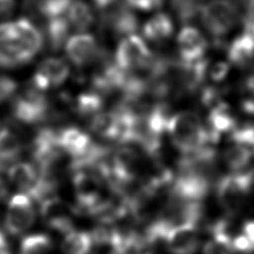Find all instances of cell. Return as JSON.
Wrapping results in <instances>:
<instances>
[{
  "label": "cell",
  "mask_w": 254,
  "mask_h": 254,
  "mask_svg": "<svg viewBox=\"0 0 254 254\" xmlns=\"http://www.w3.org/2000/svg\"><path fill=\"white\" fill-rule=\"evenodd\" d=\"M153 58L154 54L137 35L122 38L114 55L116 64L127 73L147 71Z\"/></svg>",
  "instance_id": "cell-7"
},
{
  "label": "cell",
  "mask_w": 254,
  "mask_h": 254,
  "mask_svg": "<svg viewBox=\"0 0 254 254\" xmlns=\"http://www.w3.org/2000/svg\"><path fill=\"white\" fill-rule=\"evenodd\" d=\"M20 254H53V242L46 234H30L22 239Z\"/></svg>",
  "instance_id": "cell-27"
},
{
  "label": "cell",
  "mask_w": 254,
  "mask_h": 254,
  "mask_svg": "<svg viewBox=\"0 0 254 254\" xmlns=\"http://www.w3.org/2000/svg\"><path fill=\"white\" fill-rule=\"evenodd\" d=\"M59 145L62 151L70 156L71 160L80 158L93 146L91 136L76 126H65L58 131Z\"/></svg>",
  "instance_id": "cell-17"
},
{
  "label": "cell",
  "mask_w": 254,
  "mask_h": 254,
  "mask_svg": "<svg viewBox=\"0 0 254 254\" xmlns=\"http://www.w3.org/2000/svg\"><path fill=\"white\" fill-rule=\"evenodd\" d=\"M103 177L95 171L80 170L72 173V187L78 211L91 214L105 198Z\"/></svg>",
  "instance_id": "cell-6"
},
{
  "label": "cell",
  "mask_w": 254,
  "mask_h": 254,
  "mask_svg": "<svg viewBox=\"0 0 254 254\" xmlns=\"http://www.w3.org/2000/svg\"><path fill=\"white\" fill-rule=\"evenodd\" d=\"M229 140L233 144L246 148L254 156V122L238 124L229 134Z\"/></svg>",
  "instance_id": "cell-30"
},
{
  "label": "cell",
  "mask_w": 254,
  "mask_h": 254,
  "mask_svg": "<svg viewBox=\"0 0 254 254\" xmlns=\"http://www.w3.org/2000/svg\"><path fill=\"white\" fill-rule=\"evenodd\" d=\"M144 38L157 45L164 44L174 34V23L167 13H158L150 18L143 26Z\"/></svg>",
  "instance_id": "cell-21"
},
{
  "label": "cell",
  "mask_w": 254,
  "mask_h": 254,
  "mask_svg": "<svg viewBox=\"0 0 254 254\" xmlns=\"http://www.w3.org/2000/svg\"><path fill=\"white\" fill-rule=\"evenodd\" d=\"M238 125L234 111L223 100L211 106L208 110L205 127L208 132L209 142L215 145L222 135L231 133Z\"/></svg>",
  "instance_id": "cell-15"
},
{
  "label": "cell",
  "mask_w": 254,
  "mask_h": 254,
  "mask_svg": "<svg viewBox=\"0 0 254 254\" xmlns=\"http://www.w3.org/2000/svg\"><path fill=\"white\" fill-rule=\"evenodd\" d=\"M8 179L19 190L36 199L41 186V176L38 168L28 162H16L7 170Z\"/></svg>",
  "instance_id": "cell-16"
},
{
  "label": "cell",
  "mask_w": 254,
  "mask_h": 254,
  "mask_svg": "<svg viewBox=\"0 0 254 254\" xmlns=\"http://www.w3.org/2000/svg\"><path fill=\"white\" fill-rule=\"evenodd\" d=\"M167 133L173 146L183 155L211 145L205 124L199 114L194 111L185 110L173 114Z\"/></svg>",
  "instance_id": "cell-2"
},
{
  "label": "cell",
  "mask_w": 254,
  "mask_h": 254,
  "mask_svg": "<svg viewBox=\"0 0 254 254\" xmlns=\"http://www.w3.org/2000/svg\"><path fill=\"white\" fill-rule=\"evenodd\" d=\"M70 26L65 16L56 17L44 22V41L52 52H58L65 45Z\"/></svg>",
  "instance_id": "cell-23"
},
{
  "label": "cell",
  "mask_w": 254,
  "mask_h": 254,
  "mask_svg": "<svg viewBox=\"0 0 254 254\" xmlns=\"http://www.w3.org/2000/svg\"><path fill=\"white\" fill-rule=\"evenodd\" d=\"M15 8V0H0V17H7L12 14Z\"/></svg>",
  "instance_id": "cell-36"
},
{
  "label": "cell",
  "mask_w": 254,
  "mask_h": 254,
  "mask_svg": "<svg viewBox=\"0 0 254 254\" xmlns=\"http://www.w3.org/2000/svg\"><path fill=\"white\" fill-rule=\"evenodd\" d=\"M254 188V168L220 177L215 184V195L219 205L229 216L244 205Z\"/></svg>",
  "instance_id": "cell-4"
},
{
  "label": "cell",
  "mask_w": 254,
  "mask_h": 254,
  "mask_svg": "<svg viewBox=\"0 0 254 254\" xmlns=\"http://www.w3.org/2000/svg\"><path fill=\"white\" fill-rule=\"evenodd\" d=\"M171 254H195L200 243L198 225L183 223L171 227L163 239Z\"/></svg>",
  "instance_id": "cell-14"
},
{
  "label": "cell",
  "mask_w": 254,
  "mask_h": 254,
  "mask_svg": "<svg viewBox=\"0 0 254 254\" xmlns=\"http://www.w3.org/2000/svg\"><path fill=\"white\" fill-rule=\"evenodd\" d=\"M105 98L106 97L99 92L88 87L73 97L74 114L83 119L90 120L92 117L102 112L105 105Z\"/></svg>",
  "instance_id": "cell-22"
},
{
  "label": "cell",
  "mask_w": 254,
  "mask_h": 254,
  "mask_svg": "<svg viewBox=\"0 0 254 254\" xmlns=\"http://www.w3.org/2000/svg\"><path fill=\"white\" fill-rule=\"evenodd\" d=\"M240 109L243 113L254 117V72L246 75L239 84Z\"/></svg>",
  "instance_id": "cell-29"
},
{
  "label": "cell",
  "mask_w": 254,
  "mask_h": 254,
  "mask_svg": "<svg viewBox=\"0 0 254 254\" xmlns=\"http://www.w3.org/2000/svg\"><path fill=\"white\" fill-rule=\"evenodd\" d=\"M44 45V35L30 19L0 24V67L27 64Z\"/></svg>",
  "instance_id": "cell-1"
},
{
  "label": "cell",
  "mask_w": 254,
  "mask_h": 254,
  "mask_svg": "<svg viewBox=\"0 0 254 254\" xmlns=\"http://www.w3.org/2000/svg\"><path fill=\"white\" fill-rule=\"evenodd\" d=\"M202 26L213 38V45L225 43V37L239 24L242 25L243 11L234 0H208L199 13Z\"/></svg>",
  "instance_id": "cell-3"
},
{
  "label": "cell",
  "mask_w": 254,
  "mask_h": 254,
  "mask_svg": "<svg viewBox=\"0 0 254 254\" xmlns=\"http://www.w3.org/2000/svg\"><path fill=\"white\" fill-rule=\"evenodd\" d=\"M25 149L23 137L18 130L12 126L4 127L0 130V172L8 170L16 163Z\"/></svg>",
  "instance_id": "cell-19"
},
{
  "label": "cell",
  "mask_w": 254,
  "mask_h": 254,
  "mask_svg": "<svg viewBox=\"0 0 254 254\" xmlns=\"http://www.w3.org/2000/svg\"><path fill=\"white\" fill-rule=\"evenodd\" d=\"M18 90V82L7 75L0 74V104L12 98Z\"/></svg>",
  "instance_id": "cell-32"
},
{
  "label": "cell",
  "mask_w": 254,
  "mask_h": 254,
  "mask_svg": "<svg viewBox=\"0 0 254 254\" xmlns=\"http://www.w3.org/2000/svg\"><path fill=\"white\" fill-rule=\"evenodd\" d=\"M36 220L33 200L25 193H17L8 202L4 225L8 233L18 236L30 229Z\"/></svg>",
  "instance_id": "cell-9"
},
{
  "label": "cell",
  "mask_w": 254,
  "mask_h": 254,
  "mask_svg": "<svg viewBox=\"0 0 254 254\" xmlns=\"http://www.w3.org/2000/svg\"><path fill=\"white\" fill-rule=\"evenodd\" d=\"M95 7L100 11H104L112 6H114L116 3L119 2V0H92Z\"/></svg>",
  "instance_id": "cell-37"
},
{
  "label": "cell",
  "mask_w": 254,
  "mask_h": 254,
  "mask_svg": "<svg viewBox=\"0 0 254 254\" xmlns=\"http://www.w3.org/2000/svg\"><path fill=\"white\" fill-rule=\"evenodd\" d=\"M205 0H171V7L183 24H190L196 18Z\"/></svg>",
  "instance_id": "cell-28"
},
{
  "label": "cell",
  "mask_w": 254,
  "mask_h": 254,
  "mask_svg": "<svg viewBox=\"0 0 254 254\" xmlns=\"http://www.w3.org/2000/svg\"><path fill=\"white\" fill-rule=\"evenodd\" d=\"M89 131L98 138L112 143H118L119 118L115 110L102 111L88 120Z\"/></svg>",
  "instance_id": "cell-20"
},
{
  "label": "cell",
  "mask_w": 254,
  "mask_h": 254,
  "mask_svg": "<svg viewBox=\"0 0 254 254\" xmlns=\"http://www.w3.org/2000/svg\"><path fill=\"white\" fill-rule=\"evenodd\" d=\"M0 254H11L7 239L1 231H0Z\"/></svg>",
  "instance_id": "cell-38"
},
{
  "label": "cell",
  "mask_w": 254,
  "mask_h": 254,
  "mask_svg": "<svg viewBox=\"0 0 254 254\" xmlns=\"http://www.w3.org/2000/svg\"><path fill=\"white\" fill-rule=\"evenodd\" d=\"M104 50L90 34L79 33L67 39L64 45V51L68 61L76 67L83 69L92 66L99 59Z\"/></svg>",
  "instance_id": "cell-11"
},
{
  "label": "cell",
  "mask_w": 254,
  "mask_h": 254,
  "mask_svg": "<svg viewBox=\"0 0 254 254\" xmlns=\"http://www.w3.org/2000/svg\"><path fill=\"white\" fill-rule=\"evenodd\" d=\"M230 65L231 64L227 61L215 62L212 64H210L209 63L207 69V77H209L211 81L216 83L223 81L230 71Z\"/></svg>",
  "instance_id": "cell-31"
},
{
  "label": "cell",
  "mask_w": 254,
  "mask_h": 254,
  "mask_svg": "<svg viewBox=\"0 0 254 254\" xmlns=\"http://www.w3.org/2000/svg\"><path fill=\"white\" fill-rule=\"evenodd\" d=\"M7 193H8L7 186L4 183V181L0 178V201H2L7 196Z\"/></svg>",
  "instance_id": "cell-39"
},
{
  "label": "cell",
  "mask_w": 254,
  "mask_h": 254,
  "mask_svg": "<svg viewBox=\"0 0 254 254\" xmlns=\"http://www.w3.org/2000/svg\"><path fill=\"white\" fill-rule=\"evenodd\" d=\"M209 44L203 34L195 27H183L177 37L178 59L186 64L195 63L205 58Z\"/></svg>",
  "instance_id": "cell-13"
},
{
  "label": "cell",
  "mask_w": 254,
  "mask_h": 254,
  "mask_svg": "<svg viewBox=\"0 0 254 254\" xmlns=\"http://www.w3.org/2000/svg\"><path fill=\"white\" fill-rule=\"evenodd\" d=\"M40 215L49 228L65 234L73 229L75 207L61 197L51 195L41 201Z\"/></svg>",
  "instance_id": "cell-10"
},
{
  "label": "cell",
  "mask_w": 254,
  "mask_h": 254,
  "mask_svg": "<svg viewBox=\"0 0 254 254\" xmlns=\"http://www.w3.org/2000/svg\"><path fill=\"white\" fill-rule=\"evenodd\" d=\"M99 27L101 32L120 38L134 35L139 28V20L131 8L120 1L100 12Z\"/></svg>",
  "instance_id": "cell-8"
},
{
  "label": "cell",
  "mask_w": 254,
  "mask_h": 254,
  "mask_svg": "<svg viewBox=\"0 0 254 254\" xmlns=\"http://www.w3.org/2000/svg\"><path fill=\"white\" fill-rule=\"evenodd\" d=\"M253 154L246 148L230 143V145L224 149L222 159L228 169L234 173L242 172L245 170L252 161Z\"/></svg>",
  "instance_id": "cell-26"
},
{
  "label": "cell",
  "mask_w": 254,
  "mask_h": 254,
  "mask_svg": "<svg viewBox=\"0 0 254 254\" xmlns=\"http://www.w3.org/2000/svg\"><path fill=\"white\" fill-rule=\"evenodd\" d=\"M95 244L91 232L72 229L64 234L61 250L63 254H92Z\"/></svg>",
  "instance_id": "cell-24"
},
{
  "label": "cell",
  "mask_w": 254,
  "mask_h": 254,
  "mask_svg": "<svg viewBox=\"0 0 254 254\" xmlns=\"http://www.w3.org/2000/svg\"><path fill=\"white\" fill-rule=\"evenodd\" d=\"M202 254H232V251L226 246L211 239L204 243Z\"/></svg>",
  "instance_id": "cell-35"
},
{
  "label": "cell",
  "mask_w": 254,
  "mask_h": 254,
  "mask_svg": "<svg viewBox=\"0 0 254 254\" xmlns=\"http://www.w3.org/2000/svg\"><path fill=\"white\" fill-rule=\"evenodd\" d=\"M69 73V66L64 60L56 57L47 58L35 69L29 84L40 91L46 92L64 84Z\"/></svg>",
  "instance_id": "cell-12"
},
{
  "label": "cell",
  "mask_w": 254,
  "mask_h": 254,
  "mask_svg": "<svg viewBox=\"0 0 254 254\" xmlns=\"http://www.w3.org/2000/svg\"><path fill=\"white\" fill-rule=\"evenodd\" d=\"M227 62L240 68L250 67L254 64V38L251 32L243 29L226 46Z\"/></svg>",
  "instance_id": "cell-18"
},
{
  "label": "cell",
  "mask_w": 254,
  "mask_h": 254,
  "mask_svg": "<svg viewBox=\"0 0 254 254\" xmlns=\"http://www.w3.org/2000/svg\"><path fill=\"white\" fill-rule=\"evenodd\" d=\"M11 119L16 125H38L49 121L50 98L28 84L11 103Z\"/></svg>",
  "instance_id": "cell-5"
},
{
  "label": "cell",
  "mask_w": 254,
  "mask_h": 254,
  "mask_svg": "<svg viewBox=\"0 0 254 254\" xmlns=\"http://www.w3.org/2000/svg\"><path fill=\"white\" fill-rule=\"evenodd\" d=\"M231 251L237 254H252L254 253V245L243 233L236 234L231 242Z\"/></svg>",
  "instance_id": "cell-33"
},
{
  "label": "cell",
  "mask_w": 254,
  "mask_h": 254,
  "mask_svg": "<svg viewBox=\"0 0 254 254\" xmlns=\"http://www.w3.org/2000/svg\"><path fill=\"white\" fill-rule=\"evenodd\" d=\"M65 17L70 28L79 32L89 29L95 22L92 8L82 0L71 1Z\"/></svg>",
  "instance_id": "cell-25"
},
{
  "label": "cell",
  "mask_w": 254,
  "mask_h": 254,
  "mask_svg": "<svg viewBox=\"0 0 254 254\" xmlns=\"http://www.w3.org/2000/svg\"><path fill=\"white\" fill-rule=\"evenodd\" d=\"M127 5L131 8H135L142 11H152L160 9L164 0H125Z\"/></svg>",
  "instance_id": "cell-34"
},
{
  "label": "cell",
  "mask_w": 254,
  "mask_h": 254,
  "mask_svg": "<svg viewBox=\"0 0 254 254\" xmlns=\"http://www.w3.org/2000/svg\"><path fill=\"white\" fill-rule=\"evenodd\" d=\"M243 29H247V30H249V31L251 32V34H252L253 38H254V22H253L252 24H250L249 26H247V27H243Z\"/></svg>",
  "instance_id": "cell-40"
}]
</instances>
